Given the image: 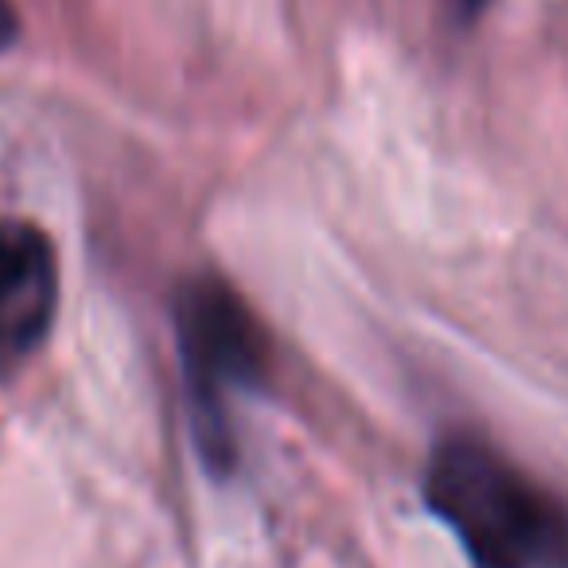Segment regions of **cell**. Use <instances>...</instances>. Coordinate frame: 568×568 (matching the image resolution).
<instances>
[{"label":"cell","instance_id":"6da1fadb","mask_svg":"<svg viewBox=\"0 0 568 568\" xmlns=\"http://www.w3.org/2000/svg\"><path fill=\"white\" fill-rule=\"evenodd\" d=\"M425 498L479 568H568V518L479 440H448L428 464Z\"/></svg>","mask_w":568,"mask_h":568},{"label":"cell","instance_id":"7a4b0ae2","mask_svg":"<svg viewBox=\"0 0 568 568\" xmlns=\"http://www.w3.org/2000/svg\"><path fill=\"white\" fill-rule=\"evenodd\" d=\"M183 378H187L195 433L211 464L230 459V397L257 386L268 363V343L250 304L230 284L203 276L175 296Z\"/></svg>","mask_w":568,"mask_h":568},{"label":"cell","instance_id":"3957f363","mask_svg":"<svg viewBox=\"0 0 568 568\" xmlns=\"http://www.w3.org/2000/svg\"><path fill=\"white\" fill-rule=\"evenodd\" d=\"M59 265L48 234L32 222H0V374L17 371L51 332Z\"/></svg>","mask_w":568,"mask_h":568},{"label":"cell","instance_id":"277c9868","mask_svg":"<svg viewBox=\"0 0 568 568\" xmlns=\"http://www.w3.org/2000/svg\"><path fill=\"white\" fill-rule=\"evenodd\" d=\"M12 36H17V12H12L9 0H0V48L12 43Z\"/></svg>","mask_w":568,"mask_h":568},{"label":"cell","instance_id":"5b68a950","mask_svg":"<svg viewBox=\"0 0 568 568\" xmlns=\"http://www.w3.org/2000/svg\"><path fill=\"white\" fill-rule=\"evenodd\" d=\"M464 4H475V0H464Z\"/></svg>","mask_w":568,"mask_h":568}]
</instances>
